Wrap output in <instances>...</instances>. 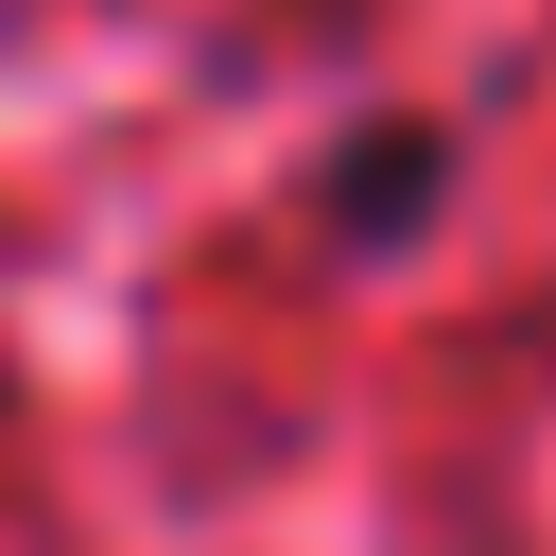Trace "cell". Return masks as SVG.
<instances>
[{
	"label": "cell",
	"instance_id": "6da1fadb",
	"mask_svg": "<svg viewBox=\"0 0 556 556\" xmlns=\"http://www.w3.org/2000/svg\"><path fill=\"white\" fill-rule=\"evenodd\" d=\"M417 191H434V139H382V156H348V174H330V208H348L365 243H400V226H417Z\"/></svg>",
	"mask_w": 556,
	"mask_h": 556
}]
</instances>
